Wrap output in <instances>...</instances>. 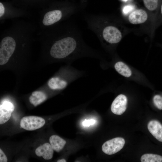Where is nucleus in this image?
<instances>
[{
    "mask_svg": "<svg viewBox=\"0 0 162 162\" xmlns=\"http://www.w3.org/2000/svg\"><path fill=\"white\" fill-rule=\"evenodd\" d=\"M36 39L47 48L49 55L62 59L76 53L83 43L80 30L67 20L42 29H38Z\"/></svg>",
    "mask_w": 162,
    "mask_h": 162,
    "instance_id": "obj_1",
    "label": "nucleus"
},
{
    "mask_svg": "<svg viewBox=\"0 0 162 162\" xmlns=\"http://www.w3.org/2000/svg\"><path fill=\"white\" fill-rule=\"evenodd\" d=\"M88 28L93 32L102 41L114 44L119 42L122 36L118 28L115 25L108 23V20L98 14L85 16Z\"/></svg>",
    "mask_w": 162,
    "mask_h": 162,
    "instance_id": "obj_2",
    "label": "nucleus"
},
{
    "mask_svg": "<svg viewBox=\"0 0 162 162\" xmlns=\"http://www.w3.org/2000/svg\"><path fill=\"white\" fill-rule=\"evenodd\" d=\"M78 10L67 5H51L39 13L38 29L47 28L65 21Z\"/></svg>",
    "mask_w": 162,
    "mask_h": 162,
    "instance_id": "obj_3",
    "label": "nucleus"
},
{
    "mask_svg": "<svg viewBox=\"0 0 162 162\" xmlns=\"http://www.w3.org/2000/svg\"><path fill=\"white\" fill-rule=\"evenodd\" d=\"M31 16V13L26 9L14 7L9 3L0 2V22L1 24L6 20L28 18Z\"/></svg>",
    "mask_w": 162,
    "mask_h": 162,
    "instance_id": "obj_4",
    "label": "nucleus"
},
{
    "mask_svg": "<svg viewBox=\"0 0 162 162\" xmlns=\"http://www.w3.org/2000/svg\"><path fill=\"white\" fill-rule=\"evenodd\" d=\"M45 119L43 118L34 116H25L20 122L22 128L28 130H33L38 129L44 125Z\"/></svg>",
    "mask_w": 162,
    "mask_h": 162,
    "instance_id": "obj_5",
    "label": "nucleus"
},
{
    "mask_svg": "<svg viewBox=\"0 0 162 162\" xmlns=\"http://www.w3.org/2000/svg\"><path fill=\"white\" fill-rule=\"evenodd\" d=\"M125 143V140L123 138L116 137L105 142L102 146V150L105 154L112 155L121 150Z\"/></svg>",
    "mask_w": 162,
    "mask_h": 162,
    "instance_id": "obj_6",
    "label": "nucleus"
},
{
    "mask_svg": "<svg viewBox=\"0 0 162 162\" xmlns=\"http://www.w3.org/2000/svg\"><path fill=\"white\" fill-rule=\"evenodd\" d=\"M127 104V98L123 94L118 95L112 102L111 110L114 114L120 115L126 110Z\"/></svg>",
    "mask_w": 162,
    "mask_h": 162,
    "instance_id": "obj_7",
    "label": "nucleus"
},
{
    "mask_svg": "<svg viewBox=\"0 0 162 162\" xmlns=\"http://www.w3.org/2000/svg\"><path fill=\"white\" fill-rule=\"evenodd\" d=\"M148 17V14L145 10L139 9L134 10L130 14L128 20L132 24H140L145 22Z\"/></svg>",
    "mask_w": 162,
    "mask_h": 162,
    "instance_id": "obj_8",
    "label": "nucleus"
},
{
    "mask_svg": "<svg viewBox=\"0 0 162 162\" xmlns=\"http://www.w3.org/2000/svg\"><path fill=\"white\" fill-rule=\"evenodd\" d=\"M148 131L157 140L162 142V125L158 121L153 120L148 123Z\"/></svg>",
    "mask_w": 162,
    "mask_h": 162,
    "instance_id": "obj_9",
    "label": "nucleus"
},
{
    "mask_svg": "<svg viewBox=\"0 0 162 162\" xmlns=\"http://www.w3.org/2000/svg\"><path fill=\"white\" fill-rule=\"evenodd\" d=\"M35 153L37 156H42L44 159L48 160L52 158L53 150L50 144L46 143L38 147Z\"/></svg>",
    "mask_w": 162,
    "mask_h": 162,
    "instance_id": "obj_10",
    "label": "nucleus"
},
{
    "mask_svg": "<svg viewBox=\"0 0 162 162\" xmlns=\"http://www.w3.org/2000/svg\"><path fill=\"white\" fill-rule=\"evenodd\" d=\"M49 141L53 150L57 152L63 148L66 143L64 140L55 135L50 137Z\"/></svg>",
    "mask_w": 162,
    "mask_h": 162,
    "instance_id": "obj_11",
    "label": "nucleus"
},
{
    "mask_svg": "<svg viewBox=\"0 0 162 162\" xmlns=\"http://www.w3.org/2000/svg\"><path fill=\"white\" fill-rule=\"evenodd\" d=\"M47 98L46 94L41 91H35L33 92L29 98L30 103L34 106L42 103Z\"/></svg>",
    "mask_w": 162,
    "mask_h": 162,
    "instance_id": "obj_12",
    "label": "nucleus"
},
{
    "mask_svg": "<svg viewBox=\"0 0 162 162\" xmlns=\"http://www.w3.org/2000/svg\"><path fill=\"white\" fill-rule=\"evenodd\" d=\"M48 85L49 87L53 90L62 89L67 86V82L60 80L57 77H52L48 81Z\"/></svg>",
    "mask_w": 162,
    "mask_h": 162,
    "instance_id": "obj_13",
    "label": "nucleus"
},
{
    "mask_svg": "<svg viewBox=\"0 0 162 162\" xmlns=\"http://www.w3.org/2000/svg\"><path fill=\"white\" fill-rule=\"evenodd\" d=\"M114 67L118 73L124 76L128 77L131 75V71L130 69L122 62H117L115 64Z\"/></svg>",
    "mask_w": 162,
    "mask_h": 162,
    "instance_id": "obj_14",
    "label": "nucleus"
},
{
    "mask_svg": "<svg viewBox=\"0 0 162 162\" xmlns=\"http://www.w3.org/2000/svg\"><path fill=\"white\" fill-rule=\"evenodd\" d=\"M140 160L142 162H162V156L152 154H146L142 155Z\"/></svg>",
    "mask_w": 162,
    "mask_h": 162,
    "instance_id": "obj_15",
    "label": "nucleus"
},
{
    "mask_svg": "<svg viewBox=\"0 0 162 162\" xmlns=\"http://www.w3.org/2000/svg\"><path fill=\"white\" fill-rule=\"evenodd\" d=\"M12 112L0 106V124L7 122L10 118Z\"/></svg>",
    "mask_w": 162,
    "mask_h": 162,
    "instance_id": "obj_16",
    "label": "nucleus"
},
{
    "mask_svg": "<svg viewBox=\"0 0 162 162\" xmlns=\"http://www.w3.org/2000/svg\"><path fill=\"white\" fill-rule=\"evenodd\" d=\"M144 5L148 10H155L158 5V0H143Z\"/></svg>",
    "mask_w": 162,
    "mask_h": 162,
    "instance_id": "obj_17",
    "label": "nucleus"
},
{
    "mask_svg": "<svg viewBox=\"0 0 162 162\" xmlns=\"http://www.w3.org/2000/svg\"><path fill=\"white\" fill-rule=\"evenodd\" d=\"M155 106L159 110H162V97L159 95H155L153 98Z\"/></svg>",
    "mask_w": 162,
    "mask_h": 162,
    "instance_id": "obj_18",
    "label": "nucleus"
},
{
    "mask_svg": "<svg viewBox=\"0 0 162 162\" xmlns=\"http://www.w3.org/2000/svg\"><path fill=\"white\" fill-rule=\"evenodd\" d=\"M0 106L12 112L14 110L15 108L14 105L12 103L7 101H4Z\"/></svg>",
    "mask_w": 162,
    "mask_h": 162,
    "instance_id": "obj_19",
    "label": "nucleus"
},
{
    "mask_svg": "<svg viewBox=\"0 0 162 162\" xmlns=\"http://www.w3.org/2000/svg\"><path fill=\"white\" fill-rule=\"evenodd\" d=\"M135 9L134 6L131 4H129L124 6L123 8L122 11L125 15H127L133 11Z\"/></svg>",
    "mask_w": 162,
    "mask_h": 162,
    "instance_id": "obj_20",
    "label": "nucleus"
},
{
    "mask_svg": "<svg viewBox=\"0 0 162 162\" xmlns=\"http://www.w3.org/2000/svg\"><path fill=\"white\" fill-rule=\"evenodd\" d=\"M95 123V120L93 119L89 120L85 119L82 122V125L85 127H89L91 125L94 124Z\"/></svg>",
    "mask_w": 162,
    "mask_h": 162,
    "instance_id": "obj_21",
    "label": "nucleus"
},
{
    "mask_svg": "<svg viewBox=\"0 0 162 162\" xmlns=\"http://www.w3.org/2000/svg\"><path fill=\"white\" fill-rule=\"evenodd\" d=\"M8 161L7 158L1 148L0 149V162H7Z\"/></svg>",
    "mask_w": 162,
    "mask_h": 162,
    "instance_id": "obj_22",
    "label": "nucleus"
},
{
    "mask_svg": "<svg viewBox=\"0 0 162 162\" xmlns=\"http://www.w3.org/2000/svg\"><path fill=\"white\" fill-rule=\"evenodd\" d=\"M57 162H66V161L64 159L58 160L57 161Z\"/></svg>",
    "mask_w": 162,
    "mask_h": 162,
    "instance_id": "obj_23",
    "label": "nucleus"
},
{
    "mask_svg": "<svg viewBox=\"0 0 162 162\" xmlns=\"http://www.w3.org/2000/svg\"><path fill=\"white\" fill-rule=\"evenodd\" d=\"M161 14H162V4L161 6Z\"/></svg>",
    "mask_w": 162,
    "mask_h": 162,
    "instance_id": "obj_24",
    "label": "nucleus"
},
{
    "mask_svg": "<svg viewBox=\"0 0 162 162\" xmlns=\"http://www.w3.org/2000/svg\"><path fill=\"white\" fill-rule=\"evenodd\" d=\"M122 0L123 1H124V2H126L128 0Z\"/></svg>",
    "mask_w": 162,
    "mask_h": 162,
    "instance_id": "obj_25",
    "label": "nucleus"
}]
</instances>
